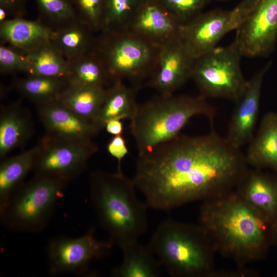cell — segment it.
I'll list each match as a JSON object with an SVG mask.
<instances>
[{"label": "cell", "instance_id": "obj_25", "mask_svg": "<svg viewBox=\"0 0 277 277\" xmlns=\"http://www.w3.org/2000/svg\"><path fill=\"white\" fill-rule=\"evenodd\" d=\"M106 88L68 86L56 100L82 118L93 122L105 98Z\"/></svg>", "mask_w": 277, "mask_h": 277}, {"label": "cell", "instance_id": "obj_37", "mask_svg": "<svg viewBox=\"0 0 277 277\" xmlns=\"http://www.w3.org/2000/svg\"><path fill=\"white\" fill-rule=\"evenodd\" d=\"M106 131L113 136L122 135L123 124L121 120L112 119L108 121L105 125Z\"/></svg>", "mask_w": 277, "mask_h": 277}, {"label": "cell", "instance_id": "obj_24", "mask_svg": "<svg viewBox=\"0 0 277 277\" xmlns=\"http://www.w3.org/2000/svg\"><path fill=\"white\" fill-rule=\"evenodd\" d=\"M39 148L38 143L21 153L2 160L0 165V205L23 183L27 174L33 170Z\"/></svg>", "mask_w": 277, "mask_h": 277}, {"label": "cell", "instance_id": "obj_21", "mask_svg": "<svg viewBox=\"0 0 277 277\" xmlns=\"http://www.w3.org/2000/svg\"><path fill=\"white\" fill-rule=\"evenodd\" d=\"M140 88L127 86L121 81L112 83L106 88L105 98L93 122L102 130L110 120H131L138 107L136 99Z\"/></svg>", "mask_w": 277, "mask_h": 277}, {"label": "cell", "instance_id": "obj_8", "mask_svg": "<svg viewBox=\"0 0 277 277\" xmlns=\"http://www.w3.org/2000/svg\"><path fill=\"white\" fill-rule=\"evenodd\" d=\"M242 57L232 42L226 47H216L195 59L191 78L199 90V95L205 99L237 101L248 83L241 68Z\"/></svg>", "mask_w": 277, "mask_h": 277}, {"label": "cell", "instance_id": "obj_35", "mask_svg": "<svg viewBox=\"0 0 277 277\" xmlns=\"http://www.w3.org/2000/svg\"><path fill=\"white\" fill-rule=\"evenodd\" d=\"M25 0H0V22L12 17H23Z\"/></svg>", "mask_w": 277, "mask_h": 277}, {"label": "cell", "instance_id": "obj_2", "mask_svg": "<svg viewBox=\"0 0 277 277\" xmlns=\"http://www.w3.org/2000/svg\"><path fill=\"white\" fill-rule=\"evenodd\" d=\"M199 220L215 253L238 266L265 259L274 246L272 225L234 189L203 201Z\"/></svg>", "mask_w": 277, "mask_h": 277}, {"label": "cell", "instance_id": "obj_33", "mask_svg": "<svg viewBox=\"0 0 277 277\" xmlns=\"http://www.w3.org/2000/svg\"><path fill=\"white\" fill-rule=\"evenodd\" d=\"M0 71L2 73L5 74L23 72L28 75L30 73L31 65L23 53L1 43Z\"/></svg>", "mask_w": 277, "mask_h": 277}, {"label": "cell", "instance_id": "obj_36", "mask_svg": "<svg viewBox=\"0 0 277 277\" xmlns=\"http://www.w3.org/2000/svg\"><path fill=\"white\" fill-rule=\"evenodd\" d=\"M259 273L254 270L247 268L246 266H238L233 270H215L212 277H246L258 276Z\"/></svg>", "mask_w": 277, "mask_h": 277}, {"label": "cell", "instance_id": "obj_23", "mask_svg": "<svg viewBox=\"0 0 277 277\" xmlns=\"http://www.w3.org/2000/svg\"><path fill=\"white\" fill-rule=\"evenodd\" d=\"M123 260L114 268L111 275L115 277H157L162 266L159 259L148 245L138 241L122 247Z\"/></svg>", "mask_w": 277, "mask_h": 277}, {"label": "cell", "instance_id": "obj_7", "mask_svg": "<svg viewBox=\"0 0 277 277\" xmlns=\"http://www.w3.org/2000/svg\"><path fill=\"white\" fill-rule=\"evenodd\" d=\"M68 182L38 175L23 183L0 205L3 226L13 232L38 233L48 225Z\"/></svg>", "mask_w": 277, "mask_h": 277}, {"label": "cell", "instance_id": "obj_16", "mask_svg": "<svg viewBox=\"0 0 277 277\" xmlns=\"http://www.w3.org/2000/svg\"><path fill=\"white\" fill-rule=\"evenodd\" d=\"M39 118L51 137L75 141H90L102 129L86 121L56 100L37 104Z\"/></svg>", "mask_w": 277, "mask_h": 277}, {"label": "cell", "instance_id": "obj_29", "mask_svg": "<svg viewBox=\"0 0 277 277\" xmlns=\"http://www.w3.org/2000/svg\"><path fill=\"white\" fill-rule=\"evenodd\" d=\"M140 1L105 0L100 32L125 29Z\"/></svg>", "mask_w": 277, "mask_h": 277}, {"label": "cell", "instance_id": "obj_39", "mask_svg": "<svg viewBox=\"0 0 277 277\" xmlns=\"http://www.w3.org/2000/svg\"><path fill=\"white\" fill-rule=\"evenodd\" d=\"M217 1H228V0H217Z\"/></svg>", "mask_w": 277, "mask_h": 277}, {"label": "cell", "instance_id": "obj_9", "mask_svg": "<svg viewBox=\"0 0 277 277\" xmlns=\"http://www.w3.org/2000/svg\"><path fill=\"white\" fill-rule=\"evenodd\" d=\"M233 11L239 23L233 42L242 56L268 57L277 43V0H242Z\"/></svg>", "mask_w": 277, "mask_h": 277}, {"label": "cell", "instance_id": "obj_5", "mask_svg": "<svg viewBox=\"0 0 277 277\" xmlns=\"http://www.w3.org/2000/svg\"><path fill=\"white\" fill-rule=\"evenodd\" d=\"M148 246L173 277H212L215 253L201 226L170 218L162 222Z\"/></svg>", "mask_w": 277, "mask_h": 277}, {"label": "cell", "instance_id": "obj_3", "mask_svg": "<svg viewBox=\"0 0 277 277\" xmlns=\"http://www.w3.org/2000/svg\"><path fill=\"white\" fill-rule=\"evenodd\" d=\"M135 189L123 172L96 170L90 176V197L98 222L109 241L120 248L138 241L147 229L148 207Z\"/></svg>", "mask_w": 277, "mask_h": 277}, {"label": "cell", "instance_id": "obj_26", "mask_svg": "<svg viewBox=\"0 0 277 277\" xmlns=\"http://www.w3.org/2000/svg\"><path fill=\"white\" fill-rule=\"evenodd\" d=\"M68 62L69 74L66 81L69 86L106 88L112 84L103 63L93 50Z\"/></svg>", "mask_w": 277, "mask_h": 277}, {"label": "cell", "instance_id": "obj_11", "mask_svg": "<svg viewBox=\"0 0 277 277\" xmlns=\"http://www.w3.org/2000/svg\"><path fill=\"white\" fill-rule=\"evenodd\" d=\"M94 230L91 228L78 237L60 235L51 239L46 248L49 274H84L91 263L107 254L112 244L97 239Z\"/></svg>", "mask_w": 277, "mask_h": 277}, {"label": "cell", "instance_id": "obj_12", "mask_svg": "<svg viewBox=\"0 0 277 277\" xmlns=\"http://www.w3.org/2000/svg\"><path fill=\"white\" fill-rule=\"evenodd\" d=\"M238 26L232 10L215 9L201 12L182 24L179 38L195 60L215 48L225 35Z\"/></svg>", "mask_w": 277, "mask_h": 277}, {"label": "cell", "instance_id": "obj_13", "mask_svg": "<svg viewBox=\"0 0 277 277\" xmlns=\"http://www.w3.org/2000/svg\"><path fill=\"white\" fill-rule=\"evenodd\" d=\"M271 65V62H268L248 80L244 91L234 102L226 138L236 148L249 144L254 135L264 78Z\"/></svg>", "mask_w": 277, "mask_h": 277}, {"label": "cell", "instance_id": "obj_1", "mask_svg": "<svg viewBox=\"0 0 277 277\" xmlns=\"http://www.w3.org/2000/svg\"><path fill=\"white\" fill-rule=\"evenodd\" d=\"M249 167L241 149L212 129L138 155L132 180L148 207L168 211L234 190Z\"/></svg>", "mask_w": 277, "mask_h": 277}, {"label": "cell", "instance_id": "obj_4", "mask_svg": "<svg viewBox=\"0 0 277 277\" xmlns=\"http://www.w3.org/2000/svg\"><path fill=\"white\" fill-rule=\"evenodd\" d=\"M214 107L200 95H161L138 105L129 128L138 155L180 134L193 116L202 115L213 124Z\"/></svg>", "mask_w": 277, "mask_h": 277}, {"label": "cell", "instance_id": "obj_28", "mask_svg": "<svg viewBox=\"0 0 277 277\" xmlns=\"http://www.w3.org/2000/svg\"><path fill=\"white\" fill-rule=\"evenodd\" d=\"M68 86L66 80L36 75H28L16 83L18 91L36 105L56 100Z\"/></svg>", "mask_w": 277, "mask_h": 277}, {"label": "cell", "instance_id": "obj_22", "mask_svg": "<svg viewBox=\"0 0 277 277\" xmlns=\"http://www.w3.org/2000/svg\"><path fill=\"white\" fill-rule=\"evenodd\" d=\"M94 33L77 18L54 28L51 42L68 61L92 50Z\"/></svg>", "mask_w": 277, "mask_h": 277}, {"label": "cell", "instance_id": "obj_14", "mask_svg": "<svg viewBox=\"0 0 277 277\" xmlns=\"http://www.w3.org/2000/svg\"><path fill=\"white\" fill-rule=\"evenodd\" d=\"M194 59L179 37L161 46L156 68L144 84L159 94L168 95L191 78Z\"/></svg>", "mask_w": 277, "mask_h": 277}, {"label": "cell", "instance_id": "obj_19", "mask_svg": "<svg viewBox=\"0 0 277 277\" xmlns=\"http://www.w3.org/2000/svg\"><path fill=\"white\" fill-rule=\"evenodd\" d=\"M245 155L249 167L277 173V112L265 114Z\"/></svg>", "mask_w": 277, "mask_h": 277}, {"label": "cell", "instance_id": "obj_38", "mask_svg": "<svg viewBox=\"0 0 277 277\" xmlns=\"http://www.w3.org/2000/svg\"><path fill=\"white\" fill-rule=\"evenodd\" d=\"M274 246L277 249V226L274 228Z\"/></svg>", "mask_w": 277, "mask_h": 277}, {"label": "cell", "instance_id": "obj_30", "mask_svg": "<svg viewBox=\"0 0 277 277\" xmlns=\"http://www.w3.org/2000/svg\"><path fill=\"white\" fill-rule=\"evenodd\" d=\"M44 16L56 27L78 18L71 0H35Z\"/></svg>", "mask_w": 277, "mask_h": 277}, {"label": "cell", "instance_id": "obj_40", "mask_svg": "<svg viewBox=\"0 0 277 277\" xmlns=\"http://www.w3.org/2000/svg\"><path fill=\"white\" fill-rule=\"evenodd\" d=\"M276 276H277V274H276Z\"/></svg>", "mask_w": 277, "mask_h": 277}, {"label": "cell", "instance_id": "obj_6", "mask_svg": "<svg viewBox=\"0 0 277 277\" xmlns=\"http://www.w3.org/2000/svg\"><path fill=\"white\" fill-rule=\"evenodd\" d=\"M161 46L126 30L101 31L92 50L112 83L128 81L142 88L154 72Z\"/></svg>", "mask_w": 277, "mask_h": 277}, {"label": "cell", "instance_id": "obj_15", "mask_svg": "<svg viewBox=\"0 0 277 277\" xmlns=\"http://www.w3.org/2000/svg\"><path fill=\"white\" fill-rule=\"evenodd\" d=\"M182 24L159 0H141L131 19L123 30L162 46L179 37Z\"/></svg>", "mask_w": 277, "mask_h": 277}, {"label": "cell", "instance_id": "obj_20", "mask_svg": "<svg viewBox=\"0 0 277 277\" xmlns=\"http://www.w3.org/2000/svg\"><path fill=\"white\" fill-rule=\"evenodd\" d=\"M30 115L18 104L2 106L0 114V158L24 146L31 137Z\"/></svg>", "mask_w": 277, "mask_h": 277}, {"label": "cell", "instance_id": "obj_27", "mask_svg": "<svg viewBox=\"0 0 277 277\" xmlns=\"http://www.w3.org/2000/svg\"><path fill=\"white\" fill-rule=\"evenodd\" d=\"M31 65L28 75L63 78L69 74L68 60L50 41L38 47L23 53Z\"/></svg>", "mask_w": 277, "mask_h": 277}, {"label": "cell", "instance_id": "obj_10", "mask_svg": "<svg viewBox=\"0 0 277 277\" xmlns=\"http://www.w3.org/2000/svg\"><path fill=\"white\" fill-rule=\"evenodd\" d=\"M33 170L35 175L58 178L69 182L80 175L88 161L98 150L90 141H75L55 138L45 135Z\"/></svg>", "mask_w": 277, "mask_h": 277}, {"label": "cell", "instance_id": "obj_18", "mask_svg": "<svg viewBox=\"0 0 277 277\" xmlns=\"http://www.w3.org/2000/svg\"><path fill=\"white\" fill-rule=\"evenodd\" d=\"M54 28L39 20L32 21L16 17L0 22L2 44L25 53L50 42Z\"/></svg>", "mask_w": 277, "mask_h": 277}, {"label": "cell", "instance_id": "obj_31", "mask_svg": "<svg viewBox=\"0 0 277 277\" xmlns=\"http://www.w3.org/2000/svg\"><path fill=\"white\" fill-rule=\"evenodd\" d=\"M105 0H71L78 18L94 32L101 29Z\"/></svg>", "mask_w": 277, "mask_h": 277}, {"label": "cell", "instance_id": "obj_32", "mask_svg": "<svg viewBox=\"0 0 277 277\" xmlns=\"http://www.w3.org/2000/svg\"><path fill=\"white\" fill-rule=\"evenodd\" d=\"M211 0H159L181 23H185L202 12Z\"/></svg>", "mask_w": 277, "mask_h": 277}, {"label": "cell", "instance_id": "obj_17", "mask_svg": "<svg viewBox=\"0 0 277 277\" xmlns=\"http://www.w3.org/2000/svg\"><path fill=\"white\" fill-rule=\"evenodd\" d=\"M234 190L275 228L277 226V173L249 167Z\"/></svg>", "mask_w": 277, "mask_h": 277}, {"label": "cell", "instance_id": "obj_34", "mask_svg": "<svg viewBox=\"0 0 277 277\" xmlns=\"http://www.w3.org/2000/svg\"><path fill=\"white\" fill-rule=\"evenodd\" d=\"M109 154L117 161V172H123L122 162L128 152L126 142L122 135L113 136L107 145Z\"/></svg>", "mask_w": 277, "mask_h": 277}]
</instances>
